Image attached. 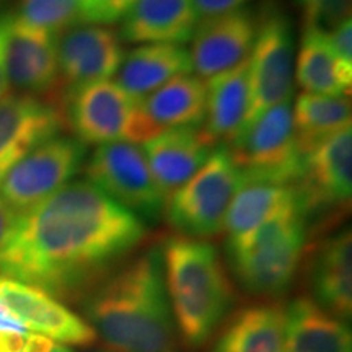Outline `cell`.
Wrapping results in <instances>:
<instances>
[{"instance_id": "obj_1", "label": "cell", "mask_w": 352, "mask_h": 352, "mask_svg": "<svg viewBox=\"0 0 352 352\" xmlns=\"http://www.w3.org/2000/svg\"><path fill=\"white\" fill-rule=\"evenodd\" d=\"M145 236L142 219L87 179L70 182L16 214L0 248V276L63 300L85 298Z\"/></svg>"}, {"instance_id": "obj_2", "label": "cell", "mask_w": 352, "mask_h": 352, "mask_svg": "<svg viewBox=\"0 0 352 352\" xmlns=\"http://www.w3.org/2000/svg\"><path fill=\"white\" fill-rule=\"evenodd\" d=\"M83 315L116 352H179L160 248L127 259L83 298Z\"/></svg>"}, {"instance_id": "obj_3", "label": "cell", "mask_w": 352, "mask_h": 352, "mask_svg": "<svg viewBox=\"0 0 352 352\" xmlns=\"http://www.w3.org/2000/svg\"><path fill=\"white\" fill-rule=\"evenodd\" d=\"M160 252L176 334L186 349L196 351L227 318L235 298L233 285L209 241L171 236Z\"/></svg>"}, {"instance_id": "obj_4", "label": "cell", "mask_w": 352, "mask_h": 352, "mask_svg": "<svg viewBox=\"0 0 352 352\" xmlns=\"http://www.w3.org/2000/svg\"><path fill=\"white\" fill-rule=\"evenodd\" d=\"M307 239L308 217L296 197L252 232L227 239L228 263L250 294L279 297L294 283Z\"/></svg>"}, {"instance_id": "obj_5", "label": "cell", "mask_w": 352, "mask_h": 352, "mask_svg": "<svg viewBox=\"0 0 352 352\" xmlns=\"http://www.w3.org/2000/svg\"><path fill=\"white\" fill-rule=\"evenodd\" d=\"M64 124L83 144L147 142L160 131L145 116L140 101L116 82L85 83L63 94L59 104Z\"/></svg>"}, {"instance_id": "obj_6", "label": "cell", "mask_w": 352, "mask_h": 352, "mask_svg": "<svg viewBox=\"0 0 352 352\" xmlns=\"http://www.w3.org/2000/svg\"><path fill=\"white\" fill-rule=\"evenodd\" d=\"M243 183V173L227 147L219 145L206 164L165 201L170 227L188 239H209L223 232L233 197Z\"/></svg>"}, {"instance_id": "obj_7", "label": "cell", "mask_w": 352, "mask_h": 352, "mask_svg": "<svg viewBox=\"0 0 352 352\" xmlns=\"http://www.w3.org/2000/svg\"><path fill=\"white\" fill-rule=\"evenodd\" d=\"M258 32L250 54V100L243 126L283 101L292 100L296 38L289 15L277 0L256 12ZM240 129V131H241Z\"/></svg>"}, {"instance_id": "obj_8", "label": "cell", "mask_w": 352, "mask_h": 352, "mask_svg": "<svg viewBox=\"0 0 352 352\" xmlns=\"http://www.w3.org/2000/svg\"><path fill=\"white\" fill-rule=\"evenodd\" d=\"M245 176L292 184L302 168L292 120V100L283 101L245 126L227 147Z\"/></svg>"}, {"instance_id": "obj_9", "label": "cell", "mask_w": 352, "mask_h": 352, "mask_svg": "<svg viewBox=\"0 0 352 352\" xmlns=\"http://www.w3.org/2000/svg\"><path fill=\"white\" fill-rule=\"evenodd\" d=\"M87 182L139 219L164 214L165 196L157 186L142 147L131 142L98 145L83 165Z\"/></svg>"}, {"instance_id": "obj_10", "label": "cell", "mask_w": 352, "mask_h": 352, "mask_svg": "<svg viewBox=\"0 0 352 352\" xmlns=\"http://www.w3.org/2000/svg\"><path fill=\"white\" fill-rule=\"evenodd\" d=\"M85 160V144L76 138L56 135L8 171L0 183V196L13 212H25L72 182Z\"/></svg>"}, {"instance_id": "obj_11", "label": "cell", "mask_w": 352, "mask_h": 352, "mask_svg": "<svg viewBox=\"0 0 352 352\" xmlns=\"http://www.w3.org/2000/svg\"><path fill=\"white\" fill-rule=\"evenodd\" d=\"M305 215L349 206L352 196V129L344 127L302 155L294 183Z\"/></svg>"}, {"instance_id": "obj_12", "label": "cell", "mask_w": 352, "mask_h": 352, "mask_svg": "<svg viewBox=\"0 0 352 352\" xmlns=\"http://www.w3.org/2000/svg\"><path fill=\"white\" fill-rule=\"evenodd\" d=\"M6 70L16 94L54 98L59 94L57 36L8 15L6 28Z\"/></svg>"}, {"instance_id": "obj_13", "label": "cell", "mask_w": 352, "mask_h": 352, "mask_svg": "<svg viewBox=\"0 0 352 352\" xmlns=\"http://www.w3.org/2000/svg\"><path fill=\"white\" fill-rule=\"evenodd\" d=\"M118 32L103 25H77L57 36L59 88L65 94L85 83L109 80L124 59Z\"/></svg>"}, {"instance_id": "obj_14", "label": "cell", "mask_w": 352, "mask_h": 352, "mask_svg": "<svg viewBox=\"0 0 352 352\" xmlns=\"http://www.w3.org/2000/svg\"><path fill=\"white\" fill-rule=\"evenodd\" d=\"M64 116L50 100L25 94L0 98V183L20 160L64 129Z\"/></svg>"}, {"instance_id": "obj_15", "label": "cell", "mask_w": 352, "mask_h": 352, "mask_svg": "<svg viewBox=\"0 0 352 352\" xmlns=\"http://www.w3.org/2000/svg\"><path fill=\"white\" fill-rule=\"evenodd\" d=\"M258 32L256 12L252 8L202 20L191 41V69L199 78H212L248 59Z\"/></svg>"}, {"instance_id": "obj_16", "label": "cell", "mask_w": 352, "mask_h": 352, "mask_svg": "<svg viewBox=\"0 0 352 352\" xmlns=\"http://www.w3.org/2000/svg\"><path fill=\"white\" fill-rule=\"evenodd\" d=\"M0 300L23 321L26 328L63 344L94 346L98 340L85 318L33 285L0 276Z\"/></svg>"}, {"instance_id": "obj_17", "label": "cell", "mask_w": 352, "mask_h": 352, "mask_svg": "<svg viewBox=\"0 0 352 352\" xmlns=\"http://www.w3.org/2000/svg\"><path fill=\"white\" fill-rule=\"evenodd\" d=\"M142 151L166 201L206 164L214 147L201 129H168L144 142Z\"/></svg>"}, {"instance_id": "obj_18", "label": "cell", "mask_w": 352, "mask_h": 352, "mask_svg": "<svg viewBox=\"0 0 352 352\" xmlns=\"http://www.w3.org/2000/svg\"><path fill=\"white\" fill-rule=\"evenodd\" d=\"M197 20L192 0H135L121 19V41L184 44L191 41Z\"/></svg>"}, {"instance_id": "obj_19", "label": "cell", "mask_w": 352, "mask_h": 352, "mask_svg": "<svg viewBox=\"0 0 352 352\" xmlns=\"http://www.w3.org/2000/svg\"><path fill=\"white\" fill-rule=\"evenodd\" d=\"M284 352H352L351 328L314 298L297 297L284 308Z\"/></svg>"}, {"instance_id": "obj_20", "label": "cell", "mask_w": 352, "mask_h": 352, "mask_svg": "<svg viewBox=\"0 0 352 352\" xmlns=\"http://www.w3.org/2000/svg\"><path fill=\"white\" fill-rule=\"evenodd\" d=\"M206 116L199 127L209 144L227 147L243 126L250 100V59L209 82Z\"/></svg>"}, {"instance_id": "obj_21", "label": "cell", "mask_w": 352, "mask_h": 352, "mask_svg": "<svg viewBox=\"0 0 352 352\" xmlns=\"http://www.w3.org/2000/svg\"><path fill=\"white\" fill-rule=\"evenodd\" d=\"M314 300L338 318L352 314V239L351 230L334 233L320 245L311 263Z\"/></svg>"}, {"instance_id": "obj_22", "label": "cell", "mask_w": 352, "mask_h": 352, "mask_svg": "<svg viewBox=\"0 0 352 352\" xmlns=\"http://www.w3.org/2000/svg\"><path fill=\"white\" fill-rule=\"evenodd\" d=\"M191 70L189 51L182 44H142L124 54L116 83L132 98L142 101L171 78Z\"/></svg>"}, {"instance_id": "obj_23", "label": "cell", "mask_w": 352, "mask_h": 352, "mask_svg": "<svg viewBox=\"0 0 352 352\" xmlns=\"http://www.w3.org/2000/svg\"><path fill=\"white\" fill-rule=\"evenodd\" d=\"M296 78L305 94L349 96L352 67L336 54L328 32L305 25L297 54Z\"/></svg>"}, {"instance_id": "obj_24", "label": "cell", "mask_w": 352, "mask_h": 352, "mask_svg": "<svg viewBox=\"0 0 352 352\" xmlns=\"http://www.w3.org/2000/svg\"><path fill=\"white\" fill-rule=\"evenodd\" d=\"M208 87L202 78L183 74L140 101L145 116L158 131L199 129L206 116Z\"/></svg>"}, {"instance_id": "obj_25", "label": "cell", "mask_w": 352, "mask_h": 352, "mask_svg": "<svg viewBox=\"0 0 352 352\" xmlns=\"http://www.w3.org/2000/svg\"><path fill=\"white\" fill-rule=\"evenodd\" d=\"M212 352H284V308L261 303L236 311Z\"/></svg>"}, {"instance_id": "obj_26", "label": "cell", "mask_w": 352, "mask_h": 352, "mask_svg": "<svg viewBox=\"0 0 352 352\" xmlns=\"http://www.w3.org/2000/svg\"><path fill=\"white\" fill-rule=\"evenodd\" d=\"M292 184L243 175V183L228 208L223 230L228 239L245 235L296 199Z\"/></svg>"}, {"instance_id": "obj_27", "label": "cell", "mask_w": 352, "mask_h": 352, "mask_svg": "<svg viewBox=\"0 0 352 352\" xmlns=\"http://www.w3.org/2000/svg\"><path fill=\"white\" fill-rule=\"evenodd\" d=\"M349 96L300 94L292 109L294 131L298 151L303 155L321 140L351 126Z\"/></svg>"}, {"instance_id": "obj_28", "label": "cell", "mask_w": 352, "mask_h": 352, "mask_svg": "<svg viewBox=\"0 0 352 352\" xmlns=\"http://www.w3.org/2000/svg\"><path fill=\"white\" fill-rule=\"evenodd\" d=\"M83 0H20L16 19L33 28L59 36L82 23Z\"/></svg>"}, {"instance_id": "obj_29", "label": "cell", "mask_w": 352, "mask_h": 352, "mask_svg": "<svg viewBox=\"0 0 352 352\" xmlns=\"http://www.w3.org/2000/svg\"><path fill=\"white\" fill-rule=\"evenodd\" d=\"M307 26L331 32L342 20L349 19L351 0H297Z\"/></svg>"}, {"instance_id": "obj_30", "label": "cell", "mask_w": 352, "mask_h": 352, "mask_svg": "<svg viewBox=\"0 0 352 352\" xmlns=\"http://www.w3.org/2000/svg\"><path fill=\"white\" fill-rule=\"evenodd\" d=\"M135 0H83V25H111L124 16Z\"/></svg>"}, {"instance_id": "obj_31", "label": "cell", "mask_w": 352, "mask_h": 352, "mask_svg": "<svg viewBox=\"0 0 352 352\" xmlns=\"http://www.w3.org/2000/svg\"><path fill=\"white\" fill-rule=\"evenodd\" d=\"M248 0H192L197 20H209L226 13L240 10Z\"/></svg>"}, {"instance_id": "obj_32", "label": "cell", "mask_w": 352, "mask_h": 352, "mask_svg": "<svg viewBox=\"0 0 352 352\" xmlns=\"http://www.w3.org/2000/svg\"><path fill=\"white\" fill-rule=\"evenodd\" d=\"M329 41H331L336 54L341 57V60L346 65L352 67V21L349 19L342 20L340 25H336L331 32H328Z\"/></svg>"}, {"instance_id": "obj_33", "label": "cell", "mask_w": 352, "mask_h": 352, "mask_svg": "<svg viewBox=\"0 0 352 352\" xmlns=\"http://www.w3.org/2000/svg\"><path fill=\"white\" fill-rule=\"evenodd\" d=\"M0 331L21 334V336H26L30 331L23 321L13 314L10 308H8L2 300H0Z\"/></svg>"}, {"instance_id": "obj_34", "label": "cell", "mask_w": 352, "mask_h": 352, "mask_svg": "<svg viewBox=\"0 0 352 352\" xmlns=\"http://www.w3.org/2000/svg\"><path fill=\"white\" fill-rule=\"evenodd\" d=\"M8 15L0 16V98L7 95L8 91V78L6 70V28H7Z\"/></svg>"}, {"instance_id": "obj_35", "label": "cell", "mask_w": 352, "mask_h": 352, "mask_svg": "<svg viewBox=\"0 0 352 352\" xmlns=\"http://www.w3.org/2000/svg\"><path fill=\"white\" fill-rule=\"evenodd\" d=\"M15 217L16 212H13V210L8 208L7 202L2 199V196H0V248L6 243L8 233H10L13 227V222H15Z\"/></svg>"}, {"instance_id": "obj_36", "label": "cell", "mask_w": 352, "mask_h": 352, "mask_svg": "<svg viewBox=\"0 0 352 352\" xmlns=\"http://www.w3.org/2000/svg\"><path fill=\"white\" fill-rule=\"evenodd\" d=\"M52 347H54V342L50 338L43 334H28L21 352H51Z\"/></svg>"}, {"instance_id": "obj_37", "label": "cell", "mask_w": 352, "mask_h": 352, "mask_svg": "<svg viewBox=\"0 0 352 352\" xmlns=\"http://www.w3.org/2000/svg\"><path fill=\"white\" fill-rule=\"evenodd\" d=\"M25 340L21 334L0 331V352H21Z\"/></svg>"}, {"instance_id": "obj_38", "label": "cell", "mask_w": 352, "mask_h": 352, "mask_svg": "<svg viewBox=\"0 0 352 352\" xmlns=\"http://www.w3.org/2000/svg\"><path fill=\"white\" fill-rule=\"evenodd\" d=\"M51 352H72V351L67 349V347H65V346H54L51 349Z\"/></svg>"}, {"instance_id": "obj_39", "label": "cell", "mask_w": 352, "mask_h": 352, "mask_svg": "<svg viewBox=\"0 0 352 352\" xmlns=\"http://www.w3.org/2000/svg\"><path fill=\"white\" fill-rule=\"evenodd\" d=\"M85 352H116V351H111V349H90V351H85Z\"/></svg>"}]
</instances>
